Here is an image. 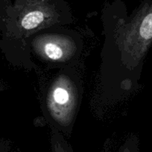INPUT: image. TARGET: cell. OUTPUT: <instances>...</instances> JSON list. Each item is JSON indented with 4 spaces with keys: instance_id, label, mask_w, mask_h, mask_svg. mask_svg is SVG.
<instances>
[{
    "instance_id": "1",
    "label": "cell",
    "mask_w": 152,
    "mask_h": 152,
    "mask_svg": "<svg viewBox=\"0 0 152 152\" xmlns=\"http://www.w3.org/2000/svg\"><path fill=\"white\" fill-rule=\"evenodd\" d=\"M137 55L144 54L152 41V0H144L134 22Z\"/></svg>"
},
{
    "instance_id": "2",
    "label": "cell",
    "mask_w": 152,
    "mask_h": 152,
    "mask_svg": "<svg viewBox=\"0 0 152 152\" xmlns=\"http://www.w3.org/2000/svg\"><path fill=\"white\" fill-rule=\"evenodd\" d=\"M74 95L70 84L64 81L55 85L51 92L49 103L52 111L59 117H65L72 106Z\"/></svg>"
},
{
    "instance_id": "3",
    "label": "cell",
    "mask_w": 152,
    "mask_h": 152,
    "mask_svg": "<svg viewBox=\"0 0 152 152\" xmlns=\"http://www.w3.org/2000/svg\"><path fill=\"white\" fill-rule=\"evenodd\" d=\"M46 19L45 12L41 9H35L27 12L21 19V26L25 30L35 29Z\"/></svg>"
},
{
    "instance_id": "4",
    "label": "cell",
    "mask_w": 152,
    "mask_h": 152,
    "mask_svg": "<svg viewBox=\"0 0 152 152\" xmlns=\"http://www.w3.org/2000/svg\"><path fill=\"white\" fill-rule=\"evenodd\" d=\"M43 53L52 60H60L65 55V50L62 45L57 41H48L43 45Z\"/></svg>"
},
{
    "instance_id": "5",
    "label": "cell",
    "mask_w": 152,
    "mask_h": 152,
    "mask_svg": "<svg viewBox=\"0 0 152 152\" xmlns=\"http://www.w3.org/2000/svg\"><path fill=\"white\" fill-rule=\"evenodd\" d=\"M55 152H67V151H66L65 149H63L62 147H61L60 145H57L56 146H55Z\"/></svg>"
}]
</instances>
